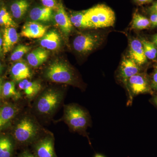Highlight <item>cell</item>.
Returning a JSON list of instances; mask_svg holds the SVG:
<instances>
[{
	"mask_svg": "<svg viewBox=\"0 0 157 157\" xmlns=\"http://www.w3.org/2000/svg\"><path fill=\"white\" fill-rule=\"evenodd\" d=\"M40 128L36 122L30 117H22L14 129V140L20 144H33L39 138Z\"/></svg>",
	"mask_w": 157,
	"mask_h": 157,
	"instance_id": "obj_1",
	"label": "cell"
},
{
	"mask_svg": "<svg viewBox=\"0 0 157 157\" xmlns=\"http://www.w3.org/2000/svg\"><path fill=\"white\" fill-rule=\"evenodd\" d=\"M63 118L71 130L83 134L90 123L88 113L76 104L65 106Z\"/></svg>",
	"mask_w": 157,
	"mask_h": 157,
	"instance_id": "obj_2",
	"label": "cell"
},
{
	"mask_svg": "<svg viewBox=\"0 0 157 157\" xmlns=\"http://www.w3.org/2000/svg\"><path fill=\"white\" fill-rule=\"evenodd\" d=\"M85 17L91 29L109 27L115 23V13L109 7L104 5H97L85 10Z\"/></svg>",
	"mask_w": 157,
	"mask_h": 157,
	"instance_id": "obj_3",
	"label": "cell"
},
{
	"mask_svg": "<svg viewBox=\"0 0 157 157\" xmlns=\"http://www.w3.org/2000/svg\"><path fill=\"white\" fill-rule=\"evenodd\" d=\"M45 75L46 78L53 82L76 84V77L73 70L64 62L59 61L53 62L47 68Z\"/></svg>",
	"mask_w": 157,
	"mask_h": 157,
	"instance_id": "obj_4",
	"label": "cell"
},
{
	"mask_svg": "<svg viewBox=\"0 0 157 157\" xmlns=\"http://www.w3.org/2000/svg\"><path fill=\"white\" fill-rule=\"evenodd\" d=\"M63 94L57 90L49 89L37 98L36 109L39 114L49 116L53 114L61 104Z\"/></svg>",
	"mask_w": 157,
	"mask_h": 157,
	"instance_id": "obj_5",
	"label": "cell"
},
{
	"mask_svg": "<svg viewBox=\"0 0 157 157\" xmlns=\"http://www.w3.org/2000/svg\"><path fill=\"white\" fill-rule=\"evenodd\" d=\"M103 40L102 36L98 33L80 34L73 40V48L78 53L86 54L100 46Z\"/></svg>",
	"mask_w": 157,
	"mask_h": 157,
	"instance_id": "obj_6",
	"label": "cell"
},
{
	"mask_svg": "<svg viewBox=\"0 0 157 157\" xmlns=\"http://www.w3.org/2000/svg\"><path fill=\"white\" fill-rule=\"evenodd\" d=\"M126 87L131 98L141 94H153L150 79L144 73H138L129 78Z\"/></svg>",
	"mask_w": 157,
	"mask_h": 157,
	"instance_id": "obj_7",
	"label": "cell"
},
{
	"mask_svg": "<svg viewBox=\"0 0 157 157\" xmlns=\"http://www.w3.org/2000/svg\"><path fill=\"white\" fill-rule=\"evenodd\" d=\"M33 153L37 157H57L54 148L52 135L39 138L33 144Z\"/></svg>",
	"mask_w": 157,
	"mask_h": 157,
	"instance_id": "obj_8",
	"label": "cell"
},
{
	"mask_svg": "<svg viewBox=\"0 0 157 157\" xmlns=\"http://www.w3.org/2000/svg\"><path fill=\"white\" fill-rule=\"evenodd\" d=\"M140 66L130 58L124 59L119 69V77L126 86L127 82L132 76L140 73Z\"/></svg>",
	"mask_w": 157,
	"mask_h": 157,
	"instance_id": "obj_9",
	"label": "cell"
},
{
	"mask_svg": "<svg viewBox=\"0 0 157 157\" xmlns=\"http://www.w3.org/2000/svg\"><path fill=\"white\" fill-rule=\"evenodd\" d=\"M48 27L36 21H29L23 26L21 35L29 39L42 38L46 34Z\"/></svg>",
	"mask_w": 157,
	"mask_h": 157,
	"instance_id": "obj_10",
	"label": "cell"
},
{
	"mask_svg": "<svg viewBox=\"0 0 157 157\" xmlns=\"http://www.w3.org/2000/svg\"><path fill=\"white\" fill-rule=\"evenodd\" d=\"M53 17L62 32L65 36H68L71 33L73 25L62 3L58 5Z\"/></svg>",
	"mask_w": 157,
	"mask_h": 157,
	"instance_id": "obj_11",
	"label": "cell"
},
{
	"mask_svg": "<svg viewBox=\"0 0 157 157\" xmlns=\"http://www.w3.org/2000/svg\"><path fill=\"white\" fill-rule=\"evenodd\" d=\"M129 56L131 59L139 66L146 63L147 58L144 54L141 41L137 39H133L129 46Z\"/></svg>",
	"mask_w": 157,
	"mask_h": 157,
	"instance_id": "obj_12",
	"label": "cell"
},
{
	"mask_svg": "<svg viewBox=\"0 0 157 157\" xmlns=\"http://www.w3.org/2000/svg\"><path fill=\"white\" fill-rule=\"evenodd\" d=\"M18 111V108L13 104H6L0 107V131L10 123Z\"/></svg>",
	"mask_w": 157,
	"mask_h": 157,
	"instance_id": "obj_13",
	"label": "cell"
},
{
	"mask_svg": "<svg viewBox=\"0 0 157 157\" xmlns=\"http://www.w3.org/2000/svg\"><path fill=\"white\" fill-rule=\"evenodd\" d=\"M53 9L44 7H38L32 9L29 17L36 22H48L53 17Z\"/></svg>",
	"mask_w": 157,
	"mask_h": 157,
	"instance_id": "obj_14",
	"label": "cell"
},
{
	"mask_svg": "<svg viewBox=\"0 0 157 157\" xmlns=\"http://www.w3.org/2000/svg\"><path fill=\"white\" fill-rule=\"evenodd\" d=\"M11 77L14 81L20 82L31 77L30 70L26 63L18 62L14 64L11 70Z\"/></svg>",
	"mask_w": 157,
	"mask_h": 157,
	"instance_id": "obj_15",
	"label": "cell"
},
{
	"mask_svg": "<svg viewBox=\"0 0 157 157\" xmlns=\"http://www.w3.org/2000/svg\"><path fill=\"white\" fill-rule=\"evenodd\" d=\"M40 44L42 48L45 49L56 50L60 45V37L56 31H49L42 37L40 41Z\"/></svg>",
	"mask_w": 157,
	"mask_h": 157,
	"instance_id": "obj_16",
	"label": "cell"
},
{
	"mask_svg": "<svg viewBox=\"0 0 157 157\" xmlns=\"http://www.w3.org/2000/svg\"><path fill=\"white\" fill-rule=\"evenodd\" d=\"M48 51L42 47H39L32 51L27 56L29 64L34 67L42 65L48 59Z\"/></svg>",
	"mask_w": 157,
	"mask_h": 157,
	"instance_id": "obj_17",
	"label": "cell"
},
{
	"mask_svg": "<svg viewBox=\"0 0 157 157\" xmlns=\"http://www.w3.org/2000/svg\"><path fill=\"white\" fill-rule=\"evenodd\" d=\"M19 36L14 28L6 27L3 33L2 49L4 53L9 52L18 42Z\"/></svg>",
	"mask_w": 157,
	"mask_h": 157,
	"instance_id": "obj_18",
	"label": "cell"
},
{
	"mask_svg": "<svg viewBox=\"0 0 157 157\" xmlns=\"http://www.w3.org/2000/svg\"><path fill=\"white\" fill-rule=\"evenodd\" d=\"M18 87L23 91L27 98L30 99L35 98L42 89V86L38 82L29 81L28 79L19 82Z\"/></svg>",
	"mask_w": 157,
	"mask_h": 157,
	"instance_id": "obj_19",
	"label": "cell"
},
{
	"mask_svg": "<svg viewBox=\"0 0 157 157\" xmlns=\"http://www.w3.org/2000/svg\"><path fill=\"white\" fill-rule=\"evenodd\" d=\"M14 140L7 135H0V157H13L15 150Z\"/></svg>",
	"mask_w": 157,
	"mask_h": 157,
	"instance_id": "obj_20",
	"label": "cell"
},
{
	"mask_svg": "<svg viewBox=\"0 0 157 157\" xmlns=\"http://www.w3.org/2000/svg\"><path fill=\"white\" fill-rule=\"evenodd\" d=\"M29 4L27 0H17L11 6L12 15L16 19L21 18L28 11Z\"/></svg>",
	"mask_w": 157,
	"mask_h": 157,
	"instance_id": "obj_21",
	"label": "cell"
},
{
	"mask_svg": "<svg viewBox=\"0 0 157 157\" xmlns=\"http://www.w3.org/2000/svg\"><path fill=\"white\" fill-rule=\"evenodd\" d=\"M70 21L73 25L78 28L91 29L85 17V11L73 12L70 15Z\"/></svg>",
	"mask_w": 157,
	"mask_h": 157,
	"instance_id": "obj_22",
	"label": "cell"
},
{
	"mask_svg": "<svg viewBox=\"0 0 157 157\" xmlns=\"http://www.w3.org/2000/svg\"><path fill=\"white\" fill-rule=\"evenodd\" d=\"M4 98H12L17 100L21 98V95L15 89V83L14 81L6 82L3 85L2 94Z\"/></svg>",
	"mask_w": 157,
	"mask_h": 157,
	"instance_id": "obj_23",
	"label": "cell"
},
{
	"mask_svg": "<svg viewBox=\"0 0 157 157\" xmlns=\"http://www.w3.org/2000/svg\"><path fill=\"white\" fill-rule=\"evenodd\" d=\"M149 19L136 12L133 15L131 28L133 29L143 30L151 26Z\"/></svg>",
	"mask_w": 157,
	"mask_h": 157,
	"instance_id": "obj_24",
	"label": "cell"
},
{
	"mask_svg": "<svg viewBox=\"0 0 157 157\" xmlns=\"http://www.w3.org/2000/svg\"><path fill=\"white\" fill-rule=\"evenodd\" d=\"M141 41L147 58L150 60L155 59L157 56V49L156 45L153 42H149L145 39H142Z\"/></svg>",
	"mask_w": 157,
	"mask_h": 157,
	"instance_id": "obj_25",
	"label": "cell"
},
{
	"mask_svg": "<svg viewBox=\"0 0 157 157\" xmlns=\"http://www.w3.org/2000/svg\"><path fill=\"white\" fill-rule=\"evenodd\" d=\"M31 47L24 45L17 46L11 53V60L12 61H17L30 50Z\"/></svg>",
	"mask_w": 157,
	"mask_h": 157,
	"instance_id": "obj_26",
	"label": "cell"
},
{
	"mask_svg": "<svg viewBox=\"0 0 157 157\" xmlns=\"http://www.w3.org/2000/svg\"><path fill=\"white\" fill-rule=\"evenodd\" d=\"M150 82L152 90L157 92V64L155 66L153 73L150 79Z\"/></svg>",
	"mask_w": 157,
	"mask_h": 157,
	"instance_id": "obj_27",
	"label": "cell"
},
{
	"mask_svg": "<svg viewBox=\"0 0 157 157\" xmlns=\"http://www.w3.org/2000/svg\"><path fill=\"white\" fill-rule=\"evenodd\" d=\"M0 25L5 26L6 27L15 28L17 26V24L14 21H11L6 19L0 14Z\"/></svg>",
	"mask_w": 157,
	"mask_h": 157,
	"instance_id": "obj_28",
	"label": "cell"
},
{
	"mask_svg": "<svg viewBox=\"0 0 157 157\" xmlns=\"http://www.w3.org/2000/svg\"><path fill=\"white\" fill-rule=\"evenodd\" d=\"M43 6L52 9H56L57 7L56 0H41Z\"/></svg>",
	"mask_w": 157,
	"mask_h": 157,
	"instance_id": "obj_29",
	"label": "cell"
},
{
	"mask_svg": "<svg viewBox=\"0 0 157 157\" xmlns=\"http://www.w3.org/2000/svg\"><path fill=\"white\" fill-rule=\"evenodd\" d=\"M17 157H37L33 153L28 150H25L21 152Z\"/></svg>",
	"mask_w": 157,
	"mask_h": 157,
	"instance_id": "obj_30",
	"label": "cell"
},
{
	"mask_svg": "<svg viewBox=\"0 0 157 157\" xmlns=\"http://www.w3.org/2000/svg\"><path fill=\"white\" fill-rule=\"evenodd\" d=\"M151 23V26L153 25L157 21V13H151L150 17L149 19Z\"/></svg>",
	"mask_w": 157,
	"mask_h": 157,
	"instance_id": "obj_31",
	"label": "cell"
},
{
	"mask_svg": "<svg viewBox=\"0 0 157 157\" xmlns=\"http://www.w3.org/2000/svg\"><path fill=\"white\" fill-rule=\"evenodd\" d=\"M149 11L151 13H157V1L155 2L149 9Z\"/></svg>",
	"mask_w": 157,
	"mask_h": 157,
	"instance_id": "obj_32",
	"label": "cell"
},
{
	"mask_svg": "<svg viewBox=\"0 0 157 157\" xmlns=\"http://www.w3.org/2000/svg\"><path fill=\"white\" fill-rule=\"evenodd\" d=\"M134 1L138 5H141L151 2L153 0H134Z\"/></svg>",
	"mask_w": 157,
	"mask_h": 157,
	"instance_id": "obj_33",
	"label": "cell"
},
{
	"mask_svg": "<svg viewBox=\"0 0 157 157\" xmlns=\"http://www.w3.org/2000/svg\"><path fill=\"white\" fill-rule=\"evenodd\" d=\"M150 101L152 104L154 105V106H155L157 108V94L156 95H155L151 99Z\"/></svg>",
	"mask_w": 157,
	"mask_h": 157,
	"instance_id": "obj_34",
	"label": "cell"
},
{
	"mask_svg": "<svg viewBox=\"0 0 157 157\" xmlns=\"http://www.w3.org/2000/svg\"><path fill=\"white\" fill-rule=\"evenodd\" d=\"M152 42L157 47V33L153 37Z\"/></svg>",
	"mask_w": 157,
	"mask_h": 157,
	"instance_id": "obj_35",
	"label": "cell"
},
{
	"mask_svg": "<svg viewBox=\"0 0 157 157\" xmlns=\"http://www.w3.org/2000/svg\"><path fill=\"white\" fill-rule=\"evenodd\" d=\"M2 79L0 78V96L2 94Z\"/></svg>",
	"mask_w": 157,
	"mask_h": 157,
	"instance_id": "obj_36",
	"label": "cell"
},
{
	"mask_svg": "<svg viewBox=\"0 0 157 157\" xmlns=\"http://www.w3.org/2000/svg\"><path fill=\"white\" fill-rule=\"evenodd\" d=\"M3 45V39L2 38H0V53L2 50V46Z\"/></svg>",
	"mask_w": 157,
	"mask_h": 157,
	"instance_id": "obj_37",
	"label": "cell"
},
{
	"mask_svg": "<svg viewBox=\"0 0 157 157\" xmlns=\"http://www.w3.org/2000/svg\"><path fill=\"white\" fill-rule=\"evenodd\" d=\"M3 70V67L2 66V64H1V62H0V74L2 73V71Z\"/></svg>",
	"mask_w": 157,
	"mask_h": 157,
	"instance_id": "obj_38",
	"label": "cell"
},
{
	"mask_svg": "<svg viewBox=\"0 0 157 157\" xmlns=\"http://www.w3.org/2000/svg\"><path fill=\"white\" fill-rule=\"evenodd\" d=\"M151 27L153 28H154L157 27V21L153 25L151 26Z\"/></svg>",
	"mask_w": 157,
	"mask_h": 157,
	"instance_id": "obj_39",
	"label": "cell"
},
{
	"mask_svg": "<svg viewBox=\"0 0 157 157\" xmlns=\"http://www.w3.org/2000/svg\"><path fill=\"white\" fill-rule=\"evenodd\" d=\"M94 157H105L104 156L102 155H100V154H97L95 155Z\"/></svg>",
	"mask_w": 157,
	"mask_h": 157,
	"instance_id": "obj_40",
	"label": "cell"
},
{
	"mask_svg": "<svg viewBox=\"0 0 157 157\" xmlns=\"http://www.w3.org/2000/svg\"><path fill=\"white\" fill-rule=\"evenodd\" d=\"M2 38V37H1V33H0V38Z\"/></svg>",
	"mask_w": 157,
	"mask_h": 157,
	"instance_id": "obj_41",
	"label": "cell"
}]
</instances>
